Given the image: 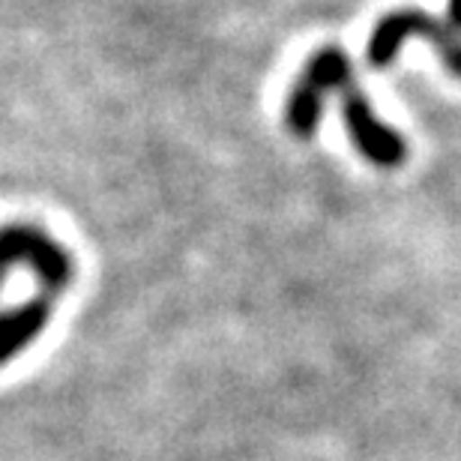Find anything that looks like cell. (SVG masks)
<instances>
[{
    "mask_svg": "<svg viewBox=\"0 0 461 461\" xmlns=\"http://www.w3.org/2000/svg\"><path fill=\"white\" fill-rule=\"evenodd\" d=\"M51 312H54V300L45 297H33L27 306H15L6 312L4 321H0V357H4V363H9L18 350H24L49 327Z\"/></svg>",
    "mask_w": 461,
    "mask_h": 461,
    "instance_id": "cell-5",
    "label": "cell"
},
{
    "mask_svg": "<svg viewBox=\"0 0 461 461\" xmlns=\"http://www.w3.org/2000/svg\"><path fill=\"white\" fill-rule=\"evenodd\" d=\"M456 31L458 27H453L449 22H438V18L426 13H413V9L411 13H393L375 27L372 40H368V63L381 69L386 63H393L404 40L422 36V40L435 45V51L447 63V69L461 78V36Z\"/></svg>",
    "mask_w": 461,
    "mask_h": 461,
    "instance_id": "cell-3",
    "label": "cell"
},
{
    "mask_svg": "<svg viewBox=\"0 0 461 461\" xmlns=\"http://www.w3.org/2000/svg\"><path fill=\"white\" fill-rule=\"evenodd\" d=\"M339 99H342V117L348 135L357 150L372 165H377V168H399L408 159V144H404V138L393 126H386L375 117L372 103L366 99L363 87L348 81L339 90Z\"/></svg>",
    "mask_w": 461,
    "mask_h": 461,
    "instance_id": "cell-4",
    "label": "cell"
},
{
    "mask_svg": "<svg viewBox=\"0 0 461 461\" xmlns=\"http://www.w3.org/2000/svg\"><path fill=\"white\" fill-rule=\"evenodd\" d=\"M348 81H354V78H350V60L342 49L315 51L288 96V105H285V126H288L294 135L309 138L321 123L324 94H330V90L339 94Z\"/></svg>",
    "mask_w": 461,
    "mask_h": 461,
    "instance_id": "cell-2",
    "label": "cell"
},
{
    "mask_svg": "<svg viewBox=\"0 0 461 461\" xmlns=\"http://www.w3.org/2000/svg\"><path fill=\"white\" fill-rule=\"evenodd\" d=\"M4 270L27 267L42 288V297L58 300L63 291L76 282V261L58 240L33 225H9L4 230V252H0Z\"/></svg>",
    "mask_w": 461,
    "mask_h": 461,
    "instance_id": "cell-1",
    "label": "cell"
},
{
    "mask_svg": "<svg viewBox=\"0 0 461 461\" xmlns=\"http://www.w3.org/2000/svg\"><path fill=\"white\" fill-rule=\"evenodd\" d=\"M447 22L453 27H461V0H449L447 6Z\"/></svg>",
    "mask_w": 461,
    "mask_h": 461,
    "instance_id": "cell-6",
    "label": "cell"
}]
</instances>
